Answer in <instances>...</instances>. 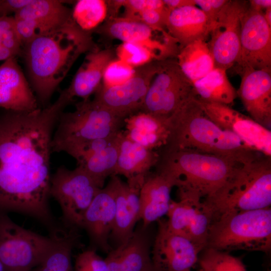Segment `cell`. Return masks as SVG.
Segmentation results:
<instances>
[{
  "mask_svg": "<svg viewBox=\"0 0 271 271\" xmlns=\"http://www.w3.org/2000/svg\"><path fill=\"white\" fill-rule=\"evenodd\" d=\"M72 99L65 89L43 108L0 115V213L31 217L48 231L57 225L49 205L51 142Z\"/></svg>",
  "mask_w": 271,
  "mask_h": 271,
  "instance_id": "cell-1",
  "label": "cell"
},
{
  "mask_svg": "<svg viewBox=\"0 0 271 271\" xmlns=\"http://www.w3.org/2000/svg\"><path fill=\"white\" fill-rule=\"evenodd\" d=\"M96 48L89 32L74 21L24 45L22 54L38 101L47 104L78 57Z\"/></svg>",
  "mask_w": 271,
  "mask_h": 271,
  "instance_id": "cell-2",
  "label": "cell"
},
{
  "mask_svg": "<svg viewBox=\"0 0 271 271\" xmlns=\"http://www.w3.org/2000/svg\"><path fill=\"white\" fill-rule=\"evenodd\" d=\"M171 134L166 150H189L246 164L260 153L249 148L233 133L224 130L205 113L197 95L170 118Z\"/></svg>",
  "mask_w": 271,
  "mask_h": 271,
  "instance_id": "cell-3",
  "label": "cell"
},
{
  "mask_svg": "<svg viewBox=\"0 0 271 271\" xmlns=\"http://www.w3.org/2000/svg\"><path fill=\"white\" fill-rule=\"evenodd\" d=\"M243 165L233 159L189 150H166L156 166L175 178L176 186L203 200L213 197Z\"/></svg>",
  "mask_w": 271,
  "mask_h": 271,
  "instance_id": "cell-4",
  "label": "cell"
},
{
  "mask_svg": "<svg viewBox=\"0 0 271 271\" xmlns=\"http://www.w3.org/2000/svg\"><path fill=\"white\" fill-rule=\"evenodd\" d=\"M261 155L242 165L215 196L203 200L212 221L223 215L270 207L271 160Z\"/></svg>",
  "mask_w": 271,
  "mask_h": 271,
  "instance_id": "cell-5",
  "label": "cell"
},
{
  "mask_svg": "<svg viewBox=\"0 0 271 271\" xmlns=\"http://www.w3.org/2000/svg\"><path fill=\"white\" fill-rule=\"evenodd\" d=\"M205 248L268 253L271 249V208L221 215L210 226Z\"/></svg>",
  "mask_w": 271,
  "mask_h": 271,
  "instance_id": "cell-6",
  "label": "cell"
},
{
  "mask_svg": "<svg viewBox=\"0 0 271 271\" xmlns=\"http://www.w3.org/2000/svg\"><path fill=\"white\" fill-rule=\"evenodd\" d=\"M124 118L111 111L95 99L82 100L72 112H62L52 136V152H65L85 142L116 134Z\"/></svg>",
  "mask_w": 271,
  "mask_h": 271,
  "instance_id": "cell-7",
  "label": "cell"
},
{
  "mask_svg": "<svg viewBox=\"0 0 271 271\" xmlns=\"http://www.w3.org/2000/svg\"><path fill=\"white\" fill-rule=\"evenodd\" d=\"M54 242L52 235L26 229L7 213H0V262L4 271H31L43 261Z\"/></svg>",
  "mask_w": 271,
  "mask_h": 271,
  "instance_id": "cell-8",
  "label": "cell"
},
{
  "mask_svg": "<svg viewBox=\"0 0 271 271\" xmlns=\"http://www.w3.org/2000/svg\"><path fill=\"white\" fill-rule=\"evenodd\" d=\"M100 189L81 167H58L51 177L50 195L60 207L61 224L80 229L85 211Z\"/></svg>",
  "mask_w": 271,
  "mask_h": 271,
  "instance_id": "cell-9",
  "label": "cell"
},
{
  "mask_svg": "<svg viewBox=\"0 0 271 271\" xmlns=\"http://www.w3.org/2000/svg\"><path fill=\"white\" fill-rule=\"evenodd\" d=\"M194 95L192 83L183 73L176 59L161 60L142 111L169 118Z\"/></svg>",
  "mask_w": 271,
  "mask_h": 271,
  "instance_id": "cell-10",
  "label": "cell"
},
{
  "mask_svg": "<svg viewBox=\"0 0 271 271\" xmlns=\"http://www.w3.org/2000/svg\"><path fill=\"white\" fill-rule=\"evenodd\" d=\"M179 200H171L166 219L174 233L191 240L201 251L205 248L212 215L197 193L178 188Z\"/></svg>",
  "mask_w": 271,
  "mask_h": 271,
  "instance_id": "cell-11",
  "label": "cell"
},
{
  "mask_svg": "<svg viewBox=\"0 0 271 271\" xmlns=\"http://www.w3.org/2000/svg\"><path fill=\"white\" fill-rule=\"evenodd\" d=\"M248 1L229 0L212 26L208 45L215 68L227 71L236 63L240 51L242 18Z\"/></svg>",
  "mask_w": 271,
  "mask_h": 271,
  "instance_id": "cell-12",
  "label": "cell"
},
{
  "mask_svg": "<svg viewBox=\"0 0 271 271\" xmlns=\"http://www.w3.org/2000/svg\"><path fill=\"white\" fill-rule=\"evenodd\" d=\"M161 60L153 61L136 68L133 76L126 82L115 86L101 84L94 99L122 118L142 111L150 85L158 72Z\"/></svg>",
  "mask_w": 271,
  "mask_h": 271,
  "instance_id": "cell-13",
  "label": "cell"
},
{
  "mask_svg": "<svg viewBox=\"0 0 271 271\" xmlns=\"http://www.w3.org/2000/svg\"><path fill=\"white\" fill-rule=\"evenodd\" d=\"M235 64L239 75L246 70L271 72V27L263 12L248 7L244 13L241 22L240 51Z\"/></svg>",
  "mask_w": 271,
  "mask_h": 271,
  "instance_id": "cell-14",
  "label": "cell"
},
{
  "mask_svg": "<svg viewBox=\"0 0 271 271\" xmlns=\"http://www.w3.org/2000/svg\"><path fill=\"white\" fill-rule=\"evenodd\" d=\"M206 115L221 128L237 136L249 148L271 157V131L230 106L198 97Z\"/></svg>",
  "mask_w": 271,
  "mask_h": 271,
  "instance_id": "cell-15",
  "label": "cell"
},
{
  "mask_svg": "<svg viewBox=\"0 0 271 271\" xmlns=\"http://www.w3.org/2000/svg\"><path fill=\"white\" fill-rule=\"evenodd\" d=\"M158 229L151 250L157 271H192L202 251L188 238L173 232L166 219L157 221Z\"/></svg>",
  "mask_w": 271,
  "mask_h": 271,
  "instance_id": "cell-16",
  "label": "cell"
},
{
  "mask_svg": "<svg viewBox=\"0 0 271 271\" xmlns=\"http://www.w3.org/2000/svg\"><path fill=\"white\" fill-rule=\"evenodd\" d=\"M96 30L100 34L122 43H132L145 47L154 52L159 60L176 56L179 50V47L175 45L178 44L176 41L159 40L156 38V32L159 31L135 18H109Z\"/></svg>",
  "mask_w": 271,
  "mask_h": 271,
  "instance_id": "cell-17",
  "label": "cell"
},
{
  "mask_svg": "<svg viewBox=\"0 0 271 271\" xmlns=\"http://www.w3.org/2000/svg\"><path fill=\"white\" fill-rule=\"evenodd\" d=\"M115 214V200L112 183L109 180L101 188L85 211L80 228L88 237L90 248L108 253L113 248L109 243Z\"/></svg>",
  "mask_w": 271,
  "mask_h": 271,
  "instance_id": "cell-18",
  "label": "cell"
},
{
  "mask_svg": "<svg viewBox=\"0 0 271 271\" xmlns=\"http://www.w3.org/2000/svg\"><path fill=\"white\" fill-rule=\"evenodd\" d=\"M145 177H137L123 182L117 175L111 180L114 191L115 214L110 236L115 247L126 241L133 234L140 220V192Z\"/></svg>",
  "mask_w": 271,
  "mask_h": 271,
  "instance_id": "cell-19",
  "label": "cell"
},
{
  "mask_svg": "<svg viewBox=\"0 0 271 271\" xmlns=\"http://www.w3.org/2000/svg\"><path fill=\"white\" fill-rule=\"evenodd\" d=\"M237 95L249 116L269 129L271 125V73L246 70L241 74Z\"/></svg>",
  "mask_w": 271,
  "mask_h": 271,
  "instance_id": "cell-20",
  "label": "cell"
},
{
  "mask_svg": "<svg viewBox=\"0 0 271 271\" xmlns=\"http://www.w3.org/2000/svg\"><path fill=\"white\" fill-rule=\"evenodd\" d=\"M38 101L16 57L0 65V107L6 110L30 112L38 108Z\"/></svg>",
  "mask_w": 271,
  "mask_h": 271,
  "instance_id": "cell-21",
  "label": "cell"
},
{
  "mask_svg": "<svg viewBox=\"0 0 271 271\" xmlns=\"http://www.w3.org/2000/svg\"><path fill=\"white\" fill-rule=\"evenodd\" d=\"M176 186L175 178L162 171L157 169L156 173L146 176L140 192V220L143 229L167 215L172 200L171 192Z\"/></svg>",
  "mask_w": 271,
  "mask_h": 271,
  "instance_id": "cell-22",
  "label": "cell"
},
{
  "mask_svg": "<svg viewBox=\"0 0 271 271\" xmlns=\"http://www.w3.org/2000/svg\"><path fill=\"white\" fill-rule=\"evenodd\" d=\"M144 229L134 231L125 242L113 248L105 260L108 271H157L153 264Z\"/></svg>",
  "mask_w": 271,
  "mask_h": 271,
  "instance_id": "cell-23",
  "label": "cell"
},
{
  "mask_svg": "<svg viewBox=\"0 0 271 271\" xmlns=\"http://www.w3.org/2000/svg\"><path fill=\"white\" fill-rule=\"evenodd\" d=\"M125 136L147 149L155 151L166 147L170 134V118L139 111L124 120Z\"/></svg>",
  "mask_w": 271,
  "mask_h": 271,
  "instance_id": "cell-24",
  "label": "cell"
},
{
  "mask_svg": "<svg viewBox=\"0 0 271 271\" xmlns=\"http://www.w3.org/2000/svg\"><path fill=\"white\" fill-rule=\"evenodd\" d=\"M212 25L203 12L196 6H188L170 11L166 29L179 44V49L193 41H206Z\"/></svg>",
  "mask_w": 271,
  "mask_h": 271,
  "instance_id": "cell-25",
  "label": "cell"
},
{
  "mask_svg": "<svg viewBox=\"0 0 271 271\" xmlns=\"http://www.w3.org/2000/svg\"><path fill=\"white\" fill-rule=\"evenodd\" d=\"M114 53L109 49L97 48L89 51L79 68L70 86L66 88L70 96L82 100L89 99L101 85L105 69L113 59Z\"/></svg>",
  "mask_w": 271,
  "mask_h": 271,
  "instance_id": "cell-26",
  "label": "cell"
},
{
  "mask_svg": "<svg viewBox=\"0 0 271 271\" xmlns=\"http://www.w3.org/2000/svg\"><path fill=\"white\" fill-rule=\"evenodd\" d=\"M160 156L154 150L132 142L121 131L116 167L113 175H120L127 180L145 177L156 166Z\"/></svg>",
  "mask_w": 271,
  "mask_h": 271,
  "instance_id": "cell-27",
  "label": "cell"
},
{
  "mask_svg": "<svg viewBox=\"0 0 271 271\" xmlns=\"http://www.w3.org/2000/svg\"><path fill=\"white\" fill-rule=\"evenodd\" d=\"M14 17L32 20L39 36L74 21L72 11L64 5V1L58 0H32L16 13Z\"/></svg>",
  "mask_w": 271,
  "mask_h": 271,
  "instance_id": "cell-28",
  "label": "cell"
},
{
  "mask_svg": "<svg viewBox=\"0 0 271 271\" xmlns=\"http://www.w3.org/2000/svg\"><path fill=\"white\" fill-rule=\"evenodd\" d=\"M49 233L54 239L53 246L33 271H74L72 253L78 244V229L60 224Z\"/></svg>",
  "mask_w": 271,
  "mask_h": 271,
  "instance_id": "cell-29",
  "label": "cell"
},
{
  "mask_svg": "<svg viewBox=\"0 0 271 271\" xmlns=\"http://www.w3.org/2000/svg\"><path fill=\"white\" fill-rule=\"evenodd\" d=\"M176 57L180 68L192 83L215 68L206 41L196 40L180 48Z\"/></svg>",
  "mask_w": 271,
  "mask_h": 271,
  "instance_id": "cell-30",
  "label": "cell"
},
{
  "mask_svg": "<svg viewBox=\"0 0 271 271\" xmlns=\"http://www.w3.org/2000/svg\"><path fill=\"white\" fill-rule=\"evenodd\" d=\"M197 97L203 100L230 106L237 96V90L228 79L226 70L214 68L192 83Z\"/></svg>",
  "mask_w": 271,
  "mask_h": 271,
  "instance_id": "cell-31",
  "label": "cell"
},
{
  "mask_svg": "<svg viewBox=\"0 0 271 271\" xmlns=\"http://www.w3.org/2000/svg\"><path fill=\"white\" fill-rule=\"evenodd\" d=\"M121 133V131L116 139L105 149L92 155L82 164L77 165L81 167L101 188L103 187L106 179L114 174Z\"/></svg>",
  "mask_w": 271,
  "mask_h": 271,
  "instance_id": "cell-32",
  "label": "cell"
},
{
  "mask_svg": "<svg viewBox=\"0 0 271 271\" xmlns=\"http://www.w3.org/2000/svg\"><path fill=\"white\" fill-rule=\"evenodd\" d=\"M72 17L82 30L89 32L95 29L108 16L107 1L79 0L74 7Z\"/></svg>",
  "mask_w": 271,
  "mask_h": 271,
  "instance_id": "cell-33",
  "label": "cell"
},
{
  "mask_svg": "<svg viewBox=\"0 0 271 271\" xmlns=\"http://www.w3.org/2000/svg\"><path fill=\"white\" fill-rule=\"evenodd\" d=\"M198 262L203 271H247L240 258L210 248L200 252Z\"/></svg>",
  "mask_w": 271,
  "mask_h": 271,
  "instance_id": "cell-34",
  "label": "cell"
},
{
  "mask_svg": "<svg viewBox=\"0 0 271 271\" xmlns=\"http://www.w3.org/2000/svg\"><path fill=\"white\" fill-rule=\"evenodd\" d=\"M118 59L134 68L146 65L153 61H159L156 54L143 46L129 42H123L117 48Z\"/></svg>",
  "mask_w": 271,
  "mask_h": 271,
  "instance_id": "cell-35",
  "label": "cell"
},
{
  "mask_svg": "<svg viewBox=\"0 0 271 271\" xmlns=\"http://www.w3.org/2000/svg\"><path fill=\"white\" fill-rule=\"evenodd\" d=\"M119 132L108 137L91 140L73 146L67 149L64 152L75 159L77 165H79L90 156L105 149L112 143Z\"/></svg>",
  "mask_w": 271,
  "mask_h": 271,
  "instance_id": "cell-36",
  "label": "cell"
},
{
  "mask_svg": "<svg viewBox=\"0 0 271 271\" xmlns=\"http://www.w3.org/2000/svg\"><path fill=\"white\" fill-rule=\"evenodd\" d=\"M136 68L119 60L113 59L106 67L102 79V85L113 87L121 85L134 75Z\"/></svg>",
  "mask_w": 271,
  "mask_h": 271,
  "instance_id": "cell-37",
  "label": "cell"
},
{
  "mask_svg": "<svg viewBox=\"0 0 271 271\" xmlns=\"http://www.w3.org/2000/svg\"><path fill=\"white\" fill-rule=\"evenodd\" d=\"M73 266L74 271H108L105 258L90 248L77 255Z\"/></svg>",
  "mask_w": 271,
  "mask_h": 271,
  "instance_id": "cell-38",
  "label": "cell"
},
{
  "mask_svg": "<svg viewBox=\"0 0 271 271\" xmlns=\"http://www.w3.org/2000/svg\"><path fill=\"white\" fill-rule=\"evenodd\" d=\"M121 7L125 10L124 17L134 18L140 13L149 9L161 8L165 5L162 0H121Z\"/></svg>",
  "mask_w": 271,
  "mask_h": 271,
  "instance_id": "cell-39",
  "label": "cell"
},
{
  "mask_svg": "<svg viewBox=\"0 0 271 271\" xmlns=\"http://www.w3.org/2000/svg\"><path fill=\"white\" fill-rule=\"evenodd\" d=\"M229 0H194L195 6L206 15L212 26L220 12Z\"/></svg>",
  "mask_w": 271,
  "mask_h": 271,
  "instance_id": "cell-40",
  "label": "cell"
},
{
  "mask_svg": "<svg viewBox=\"0 0 271 271\" xmlns=\"http://www.w3.org/2000/svg\"><path fill=\"white\" fill-rule=\"evenodd\" d=\"M32 0H0V16L17 13L28 5Z\"/></svg>",
  "mask_w": 271,
  "mask_h": 271,
  "instance_id": "cell-41",
  "label": "cell"
},
{
  "mask_svg": "<svg viewBox=\"0 0 271 271\" xmlns=\"http://www.w3.org/2000/svg\"><path fill=\"white\" fill-rule=\"evenodd\" d=\"M15 28L14 17L0 16V37L7 32Z\"/></svg>",
  "mask_w": 271,
  "mask_h": 271,
  "instance_id": "cell-42",
  "label": "cell"
},
{
  "mask_svg": "<svg viewBox=\"0 0 271 271\" xmlns=\"http://www.w3.org/2000/svg\"><path fill=\"white\" fill-rule=\"evenodd\" d=\"M165 5L171 11L174 9L188 6H195L194 0H163Z\"/></svg>",
  "mask_w": 271,
  "mask_h": 271,
  "instance_id": "cell-43",
  "label": "cell"
},
{
  "mask_svg": "<svg viewBox=\"0 0 271 271\" xmlns=\"http://www.w3.org/2000/svg\"><path fill=\"white\" fill-rule=\"evenodd\" d=\"M249 8L256 12H263L266 9L271 8L270 0H250Z\"/></svg>",
  "mask_w": 271,
  "mask_h": 271,
  "instance_id": "cell-44",
  "label": "cell"
},
{
  "mask_svg": "<svg viewBox=\"0 0 271 271\" xmlns=\"http://www.w3.org/2000/svg\"><path fill=\"white\" fill-rule=\"evenodd\" d=\"M17 55L15 52L5 47L0 42V61H5Z\"/></svg>",
  "mask_w": 271,
  "mask_h": 271,
  "instance_id": "cell-45",
  "label": "cell"
},
{
  "mask_svg": "<svg viewBox=\"0 0 271 271\" xmlns=\"http://www.w3.org/2000/svg\"><path fill=\"white\" fill-rule=\"evenodd\" d=\"M263 16L268 26L271 27V8L266 9L263 12Z\"/></svg>",
  "mask_w": 271,
  "mask_h": 271,
  "instance_id": "cell-46",
  "label": "cell"
},
{
  "mask_svg": "<svg viewBox=\"0 0 271 271\" xmlns=\"http://www.w3.org/2000/svg\"><path fill=\"white\" fill-rule=\"evenodd\" d=\"M0 271H4V268L1 262H0Z\"/></svg>",
  "mask_w": 271,
  "mask_h": 271,
  "instance_id": "cell-47",
  "label": "cell"
},
{
  "mask_svg": "<svg viewBox=\"0 0 271 271\" xmlns=\"http://www.w3.org/2000/svg\"><path fill=\"white\" fill-rule=\"evenodd\" d=\"M197 271H203V270L202 269L200 268V269L198 270Z\"/></svg>",
  "mask_w": 271,
  "mask_h": 271,
  "instance_id": "cell-48",
  "label": "cell"
},
{
  "mask_svg": "<svg viewBox=\"0 0 271 271\" xmlns=\"http://www.w3.org/2000/svg\"><path fill=\"white\" fill-rule=\"evenodd\" d=\"M267 271H270V270L268 269Z\"/></svg>",
  "mask_w": 271,
  "mask_h": 271,
  "instance_id": "cell-49",
  "label": "cell"
}]
</instances>
